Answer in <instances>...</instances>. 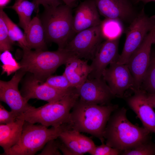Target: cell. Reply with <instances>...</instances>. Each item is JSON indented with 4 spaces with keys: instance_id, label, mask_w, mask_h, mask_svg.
<instances>
[{
    "instance_id": "6da1fadb",
    "label": "cell",
    "mask_w": 155,
    "mask_h": 155,
    "mask_svg": "<svg viewBox=\"0 0 155 155\" xmlns=\"http://www.w3.org/2000/svg\"><path fill=\"white\" fill-rule=\"evenodd\" d=\"M126 113L124 107L114 111L109 119L104 135L106 144L121 153L151 141V133L144 127L131 123Z\"/></svg>"
},
{
    "instance_id": "7a4b0ae2",
    "label": "cell",
    "mask_w": 155,
    "mask_h": 155,
    "mask_svg": "<svg viewBox=\"0 0 155 155\" xmlns=\"http://www.w3.org/2000/svg\"><path fill=\"white\" fill-rule=\"evenodd\" d=\"M118 107L117 105H100L79 99L72 109L67 123L71 129L89 134L104 143V135L107 122Z\"/></svg>"
},
{
    "instance_id": "3957f363",
    "label": "cell",
    "mask_w": 155,
    "mask_h": 155,
    "mask_svg": "<svg viewBox=\"0 0 155 155\" xmlns=\"http://www.w3.org/2000/svg\"><path fill=\"white\" fill-rule=\"evenodd\" d=\"M79 99L76 88H74L57 100L38 108L31 106L18 119L34 124L39 123L47 127H58L67 123L70 111Z\"/></svg>"
},
{
    "instance_id": "277c9868",
    "label": "cell",
    "mask_w": 155,
    "mask_h": 155,
    "mask_svg": "<svg viewBox=\"0 0 155 155\" xmlns=\"http://www.w3.org/2000/svg\"><path fill=\"white\" fill-rule=\"evenodd\" d=\"M44 8L40 18L46 42H54L57 45L58 49H64L76 34L72 8L65 4Z\"/></svg>"
},
{
    "instance_id": "5b68a950",
    "label": "cell",
    "mask_w": 155,
    "mask_h": 155,
    "mask_svg": "<svg viewBox=\"0 0 155 155\" xmlns=\"http://www.w3.org/2000/svg\"><path fill=\"white\" fill-rule=\"evenodd\" d=\"M69 128L67 123L57 127H48L25 121L18 142L0 155H33L42 149L49 141L56 139L61 132Z\"/></svg>"
},
{
    "instance_id": "8992f818",
    "label": "cell",
    "mask_w": 155,
    "mask_h": 155,
    "mask_svg": "<svg viewBox=\"0 0 155 155\" xmlns=\"http://www.w3.org/2000/svg\"><path fill=\"white\" fill-rule=\"evenodd\" d=\"M73 55L66 49L54 51L29 50L23 51L19 63L20 69L32 73L36 79L44 82L60 66Z\"/></svg>"
},
{
    "instance_id": "52a82bcc",
    "label": "cell",
    "mask_w": 155,
    "mask_h": 155,
    "mask_svg": "<svg viewBox=\"0 0 155 155\" xmlns=\"http://www.w3.org/2000/svg\"><path fill=\"white\" fill-rule=\"evenodd\" d=\"M155 26V16L148 17L145 14L143 8L127 28L123 51L116 62L119 64H127L132 55Z\"/></svg>"
},
{
    "instance_id": "ba28073f",
    "label": "cell",
    "mask_w": 155,
    "mask_h": 155,
    "mask_svg": "<svg viewBox=\"0 0 155 155\" xmlns=\"http://www.w3.org/2000/svg\"><path fill=\"white\" fill-rule=\"evenodd\" d=\"M104 38L101 24L76 33L65 49L79 58L92 60Z\"/></svg>"
},
{
    "instance_id": "9c48e42d",
    "label": "cell",
    "mask_w": 155,
    "mask_h": 155,
    "mask_svg": "<svg viewBox=\"0 0 155 155\" xmlns=\"http://www.w3.org/2000/svg\"><path fill=\"white\" fill-rule=\"evenodd\" d=\"M154 43L155 44V26L132 55L127 64L134 80V92L140 89L150 61L151 48Z\"/></svg>"
},
{
    "instance_id": "30bf717a",
    "label": "cell",
    "mask_w": 155,
    "mask_h": 155,
    "mask_svg": "<svg viewBox=\"0 0 155 155\" xmlns=\"http://www.w3.org/2000/svg\"><path fill=\"white\" fill-rule=\"evenodd\" d=\"M103 72L102 78L115 96L122 97L127 90L135 89V81L126 64L111 63Z\"/></svg>"
},
{
    "instance_id": "8fae6325",
    "label": "cell",
    "mask_w": 155,
    "mask_h": 155,
    "mask_svg": "<svg viewBox=\"0 0 155 155\" xmlns=\"http://www.w3.org/2000/svg\"><path fill=\"white\" fill-rule=\"evenodd\" d=\"M26 73L20 69L9 81H0V100L7 104L11 111L19 116L27 111L31 106L18 89L19 84Z\"/></svg>"
},
{
    "instance_id": "7c38bea8",
    "label": "cell",
    "mask_w": 155,
    "mask_h": 155,
    "mask_svg": "<svg viewBox=\"0 0 155 155\" xmlns=\"http://www.w3.org/2000/svg\"><path fill=\"white\" fill-rule=\"evenodd\" d=\"M120 36L102 41L97 48L90 65L91 69L88 78H100L107 66L117 61L119 55L118 46Z\"/></svg>"
},
{
    "instance_id": "4fadbf2b",
    "label": "cell",
    "mask_w": 155,
    "mask_h": 155,
    "mask_svg": "<svg viewBox=\"0 0 155 155\" xmlns=\"http://www.w3.org/2000/svg\"><path fill=\"white\" fill-rule=\"evenodd\" d=\"M81 100L88 103L104 105L115 96L102 78H88L76 88Z\"/></svg>"
},
{
    "instance_id": "5bb4252c",
    "label": "cell",
    "mask_w": 155,
    "mask_h": 155,
    "mask_svg": "<svg viewBox=\"0 0 155 155\" xmlns=\"http://www.w3.org/2000/svg\"><path fill=\"white\" fill-rule=\"evenodd\" d=\"M74 88L66 90H59L36 79L32 75L25 81L20 92L28 101L31 99H37L49 102L60 99Z\"/></svg>"
},
{
    "instance_id": "9a60e30c",
    "label": "cell",
    "mask_w": 155,
    "mask_h": 155,
    "mask_svg": "<svg viewBox=\"0 0 155 155\" xmlns=\"http://www.w3.org/2000/svg\"><path fill=\"white\" fill-rule=\"evenodd\" d=\"M106 18L131 22L136 16L130 0H93Z\"/></svg>"
},
{
    "instance_id": "2e32d148",
    "label": "cell",
    "mask_w": 155,
    "mask_h": 155,
    "mask_svg": "<svg viewBox=\"0 0 155 155\" xmlns=\"http://www.w3.org/2000/svg\"><path fill=\"white\" fill-rule=\"evenodd\" d=\"M134 92L127 100L129 106L140 120L144 127L155 134V112L148 101L147 93L141 89Z\"/></svg>"
},
{
    "instance_id": "e0dca14e",
    "label": "cell",
    "mask_w": 155,
    "mask_h": 155,
    "mask_svg": "<svg viewBox=\"0 0 155 155\" xmlns=\"http://www.w3.org/2000/svg\"><path fill=\"white\" fill-rule=\"evenodd\" d=\"M99 13L93 0H85L77 8L73 16V27L77 33L101 24Z\"/></svg>"
},
{
    "instance_id": "ac0fdd59",
    "label": "cell",
    "mask_w": 155,
    "mask_h": 155,
    "mask_svg": "<svg viewBox=\"0 0 155 155\" xmlns=\"http://www.w3.org/2000/svg\"><path fill=\"white\" fill-rule=\"evenodd\" d=\"M58 138L72 152L74 155L89 154L96 145L90 138L70 129L63 131Z\"/></svg>"
},
{
    "instance_id": "d6986e66",
    "label": "cell",
    "mask_w": 155,
    "mask_h": 155,
    "mask_svg": "<svg viewBox=\"0 0 155 155\" xmlns=\"http://www.w3.org/2000/svg\"><path fill=\"white\" fill-rule=\"evenodd\" d=\"M63 73L67 78L72 87L77 88L88 78L91 69L86 60H84L73 55L65 64Z\"/></svg>"
},
{
    "instance_id": "ffe728a7",
    "label": "cell",
    "mask_w": 155,
    "mask_h": 155,
    "mask_svg": "<svg viewBox=\"0 0 155 155\" xmlns=\"http://www.w3.org/2000/svg\"><path fill=\"white\" fill-rule=\"evenodd\" d=\"M24 34L30 49L46 50L47 43L44 30L38 15L32 19Z\"/></svg>"
},
{
    "instance_id": "44dd1931",
    "label": "cell",
    "mask_w": 155,
    "mask_h": 155,
    "mask_svg": "<svg viewBox=\"0 0 155 155\" xmlns=\"http://www.w3.org/2000/svg\"><path fill=\"white\" fill-rule=\"evenodd\" d=\"M25 121L18 119L6 124H0V146L4 152L8 150L19 141Z\"/></svg>"
},
{
    "instance_id": "7402d4cb",
    "label": "cell",
    "mask_w": 155,
    "mask_h": 155,
    "mask_svg": "<svg viewBox=\"0 0 155 155\" xmlns=\"http://www.w3.org/2000/svg\"><path fill=\"white\" fill-rule=\"evenodd\" d=\"M7 7L13 9L16 12L19 18L18 25L25 32L32 20V12L36 10L34 3L27 0H17L15 1L12 6Z\"/></svg>"
},
{
    "instance_id": "603a6c76",
    "label": "cell",
    "mask_w": 155,
    "mask_h": 155,
    "mask_svg": "<svg viewBox=\"0 0 155 155\" xmlns=\"http://www.w3.org/2000/svg\"><path fill=\"white\" fill-rule=\"evenodd\" d=\"M0 15L2 16L8 29L9 35L11 40L17 42L23 51L31 50L29 48L26 40L24 33L18 26L14 23L3 11L0 9Z\"/></svg>"
},
{
    "instance_id": "cb8c5ba5",
    "label": "cell",
    "mask_w": 155,
    "mask_h": 155,
    "mask_svg": "<svg viewBox=\"0 0 155 155\" xmlns=\"http://www.w3.org/2000/svg\"><path fill=\"white\" fill-rule=\"evenodd\" d=\"M140 89L147 94H155V56L150 61L143 79Z\"/></svg>"
},
{
    "instance_id": "d4e9b609",
    "label": "cell",
    "mask_w": 155,
    "mask_h": 155,
    "mask_svg": "<svg viewBox=\"0 0 155 155\" xmlns=\"http://www.w3.org/2000/svg\"><path fill=\"white\" fill-rule=\"evenodd\" d=\"M102 22L101 26L104 38H114L121 36L122 28L119 21L106 19Z\"/></svg>"
},
{
    "instance_id": "484cf974",
    "label": "cell",
    "mask_w": 155,
    "mask_h": 155,
    "mask_svg": "<svg viewBox=\"0 0 155 155\" xmlns=\"http://www.w3.org/2000/svg\"><path fill=\"white\" fill-rule=\"evenodd\" d=\"M0 58L3 63L2 74L5 73L9 75L20 69V63L13 58L10 51L7 50L1 53Z\"/></svg>"
},
{
    "instance_id": "4316f807",
    "label": "cell",
    "mask_w": 155,
    "mask_h": 155,
    "mask_svg": "<svg viewBox=\"0 0 155 155\" xmlns=\"http://www.w3.org/2000/svg\"><path fill=\"white\" fill-rule=\"evenodd\" d=\"M14 43L10 39L7 26L1 15H0V51H11Z\"/></svg>"
},
{
    "instance_id": "83f0119b",
    "label": "cell",
    "mask_w": 155,
    "mask_h": 155,
    "mask_svg": "<svg viewBox=\"0 0 155 155\" xmlns=\"http://www.w3.org/2000/svg\"><path fill=\"white\" fill-rule=\"evenodd\" d=\"M44 82L54 88L61 90H68L73 88L63 73L60 75H51L47 78Z\"/></svg>"
},
{
    "instance_id": "f1b7e54d",
    "label": "cell",
    "mask_w": 155,
    "mask_h": 155,
    "mask_svg": "<svg viewBox=\"0 0 155 155\" xmlns=\"http://www.w3.org/2000/svg\"><path fill=\"white\" fill-rule=\"evenodd\" d=\"M122 155H154L155 143L151 141L132 149L122 152Z\"/></svg>"
},
{
    "instance_id": "f546056e",
    "label": "cell",
    "mask_w": 155,
    "mask_h": 155,
    "mask_svg": "<svg viewBox=\"0 0 155 155\" xmlns=\"http://www.w3.org/2000/svg\"><path fill=\"white\" fill-rule=\"evenodd\" d=\"M121 152L117 150L102 143L100 146H96L93 150L89 153L91 155H118Z\"/></svg>"
},
{
    "instance_id": "4dcf8cb0",
    "label": "cell",
    "mask_w": 155,
    "mask_h": 155,
    "mask_svg": "<svg viewBox=\"0 0 155 155\" xmlns=\"http://www.w3.org/2000/svg\"><path fill=\"white\" fill-rule=\"evenodd\" d=\"M57 139L51 140L49 141L43 148L41 152L38 155H62L59 148Z\"/></svg>"
},
{
    "instance_id": "1f68e13d",
    "label": "cell",
    "mask_w": 155,
    "mask_h": 155,
    "mask_svg": "<svg viewBox=\"0 0 155 155\" xmlns=\"http://www.w3.org/2000/svg\"><path fill=\"white\" fill-rule=\"evenodd\" d=\"M19 115L11 111H8L1 103L0 104V124H6L15 121Z\"/></svg>"
},
{
    "instance_id": "d6a6232c",
    "label": "cell",
    "mask_w": 155,
    "mask_h": 155,
    "mask_svg": "<svg viewBox=\"0 0 155 155\" xmlns=\"http://www.w3.org/2000/svg\"><path fill=\"white\" fill-rule=\"evenodd\" d=\"M36 6L35 11L38 13L40 5H42L44 8L48 7H56L62 4L61 0H33L32 1Z\"/></svg>"
},
{
    "instance_id": "836d02e7",
    "label": "cell",
    "mask_w": 155,
    "mask_h": 155,
    "mask_svg": "<svg viewBox=\"0 0 155 155\" xmlns=\"http://www.w3.org/2000/svg\"><path fill=\"white\" fill-rule=\"evenodd\" d=\"M59 148L64 155H74L72 152L60 140H57Z\"/></svg>"
},
{
    "instance_id": "e575fe53",
    "label": "cell",
    "mask_w": 155,
    "mask_h": 155,
    "mask_svg": "<svg viewBox=\"0 0 155 155\" xmlns=\"http://www.w3.org/2000/svg\"><path fill=\"white\" fill-rule=\"evenodd\" d=\"M147 96L149 102L153 108H155V94H147Z\"/></svg>"
},
{
    "instance_id": "d590c367",
    "label": "cell",
    "mask_w": 155,
    "mask_h": 155,
    "mask_svg": "<svg viewBox=\"0 0 155 155\" xmlns=\"http://www.w3.org/2000/svg\"><path fill=\"white\" fill-rule=\"evenodd\" d=\"M65 4L72 8L76 5L78 0H61Z\"/></svg>"
},
{
    "instance_id": "8d00e7d4",
    "label": "cell",
    "mask_w": 155,
    "mask_h": 155,
    "mask_svg": "<svg viewBox=\"0 0 155 155\" xmlns=\"http://www.w3.org/2000/svg\"><path fill=\"white\" fill-rule=\"evenodd\" d=\"M10 0H0V9H3L9 2Z\"/></svg>"
},
{
    "instance_id": "74e56055",
    "label": "cell",
    "mask_w": 155,
    "mask_h": 155,
    "mask_svg": "<svg viewBox=\"0 0 155 155\" xmlns=\"http://www.w3.org/2000/svg\"><path fill=\"white\" fill-rule=\"evenodd\" d=\"M142 1L144 3H146L150 2H155V0H139V2Z\"/></svg>"
},
{
    "instance_id": "f35d334b",
    "label": "cell",
    "mask_w": 155,
    "mask_h": 155,
    "mask_svg": "<svg viewBox=\"0 0 155 155\" xmlns=\"http://www.w3.org/2000/svg\"><path fill=\"white\" fill-rule=\"evenodd\" d=\"M131 1L132 0L135 3H137L139 2V0H130Z\"/></svg>"
},
{
    "instance_id": "ab89813d",
    "label": "cell",
    "mask_w": 155,
    "mask_h": 155,
    "mask_svg": "<svg viewBox=\"0 0 155 155\" xmlns=\"http://www.w3.org/2000/svg\"><path fill=\"white\" fill-rule=\"evenodd\" d=\"M16 0H15V1H16Z\"/></svg>"
}]
</instances>
